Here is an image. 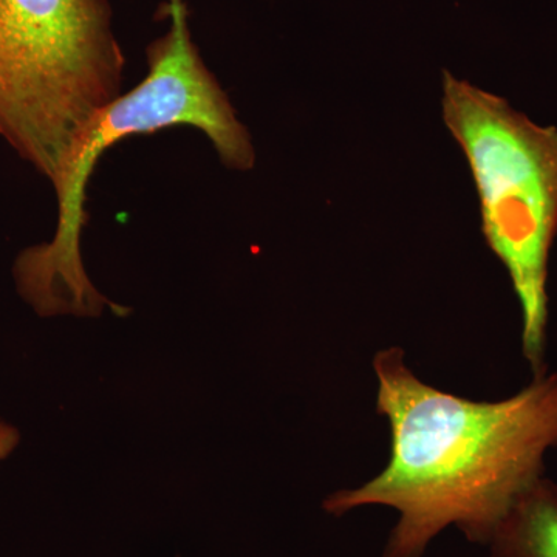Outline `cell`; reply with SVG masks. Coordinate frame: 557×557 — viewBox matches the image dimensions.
Returning <instances> with one entry per match:
<instances>
[{
  "instance_id": "cell-1",
  "label": "cell",
  "mask_w": 557,
  "mask_h": 557,
  "mask_svg": "<svg viewBox=\"0 0 557 557\" xmlns=\"http://www.w3.org/2000/svg\"><path fill=\"white\" fill-rule=\"evenodd\" d=\"M372 366L391 457L375 479L330 494L322 509L335 518L364 507L395 509L381 557H424L449 527L486 547L557 448V373L500 401H474L417 379L401 347L383 348Z\"/></svg>"
},
{
  "instance_id": "cell-2",
  "label": "cell",
  "mask_w": 557,
  "mask_h": 557,
  "mask_svg": "<svg viewBox=\"0 0 557 557\" xmlns=\"http://www.w3.org/2000/svg\"><path fill=\"white\" fill-rule=\"evenodd\" d=\"M164 13L170 28L146 49L145 78L83 124L51 175L58 200L53 239L25 248L14 262L17 293L40 318H98L112 304L91 284L81 255L87 186L106 150L135 135L190 126L207 135L230 170L255 168L251 135L190 36L188 5L168 0Z\"/></svg>"
},
{
  "instance_id": "cell-3",
  "label": "cell",
  "mask_w": 557,
  "mask_h": 557,
  "mask_svg": "<svg viewBox=\"0 0 557 557\" xmlns=\"http://www.w3.org/2000/svg\"><path fill=\"white\" fill-rule=\"evenodd\" d=\"M443 120L474 178L486 245L504 263L522 313V354L547 373L548 263L557 236V127L443 72Z\"/></svg>"
},
{
  "instance_id": "cell-4",
  "label": "cell",
  "mask_w": 557,
  "mask_h": 557,
  "mask_svg": "<svg viewBox=\"0 0 557 557\" xmlns=\"http://www.w3.org/2000/svg\"><path fill=\"white\" fill-rule=\"evenodd\" d=\"M124 67L109 0H0V138L50 180Z\"/></svg>"
},
{
  "instance_id": "cell-5",
  "label": "cell",
  "mask_w": 557,
  "mask_h": 557,
  "mask_svg": "<svg viewBox=\"0 0 557 557\" xmlns=\"http://www.w3.org/2000/svg\"><path fill=\"white\" fill-rule=\"evenodd\" d=\"M490 557H557V483L539 479L498 523Z\"/></svg>"
},
{
  "instance_id": "cell-6",
  "label": "cell",
  "mask_w": 557,
  "mask_h": 557,
  "mask_svg": "<svg viewBox=\"0 0 557 557\" xmlns=\"http://www.w3.org/2000/svg\"><path fill=\"white\" fill-rule=\"evenodd\" d=\"M21 443L20 429L0 418V465L17 449Z\"/></svg>"
}]
</instances>
